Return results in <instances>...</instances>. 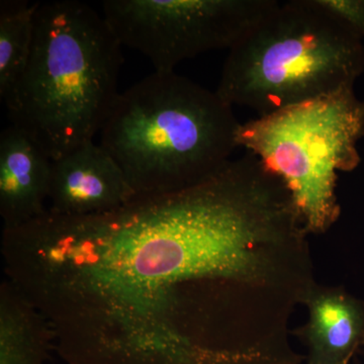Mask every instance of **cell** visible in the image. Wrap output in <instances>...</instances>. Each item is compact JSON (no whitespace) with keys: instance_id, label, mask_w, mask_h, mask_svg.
<instances>
[{"instance_id":"obj_6","label":"cell","mask_w":364,"mask_h":364,"mask_svg":"<svg viewBox=\"0 0 364 364\" xmlns=\"http://www.w3.org/2000/svg\"><path fill=\"white\" fill-rule=\"evenodd\" d=\"M277 0H107L104 18L122 46L155 71L213 50L231 49L274 9Z\"/></svg>"},{"instance_id":"obj_10","label":"cell","mask_w":364,"mask_h":364,"mask_svg":"<svg viewBox=\"0 0 364 364\" xmlns=\"http://www.w3.org/2000/svg\"><path fill=\"white\" fill-rule=\"evenodd\" d=\"M54 333L13 282L0 286V364H51Z\"/></svg>"},{"instance_id":"obj_11","label":"cell","mask_w":364,"mask_h":364,"mask_svg":"<svg viewBox=\"0 0 364 364\" xmlns=\"http://www.w3.org/2000/svg\"><path fill=\"white\" fill-rule=\"evenodd\" d=\"M40 2L0 1V97L2 102L25 71L32 52Z\"/></svg>"},{"instance_id":"obj_13","label":"cell","mask_w":364,"mask_h":364,"mask_svg":"<svg viewBox=\"0 0 364 364\" xmlns=\"http://www.w3.org/2000/svg\"><path fill=\"white\" fill-rule=\"evenodd\" d=\"M305 364H306V363H305Z\"/></svg>"},{"instance_id":"obj_3","label":"cell","mask_w":364,"mask_h":364,"mask_svg":"<svg viewBox=\"0 0 364 364\" xmlns=\"http://www.w3.org/2000/svg\"><path fill=\"white\" fill-rule=\"evenodd\" d=\"M233 107L173 72H158L119 93L100 145L136 198L176 193L221 171L238 147Z\"/></svg>"},{"instance_id":"obj_5","label":"cell","mask_w":364,"mask_h":364,"mask_svg":"<svg viewBox=\"0 0 364 364\" xmlns=\"http://www.w3.org/2000/svg\"><path fill=\"white\" fill-rule=\"evenodd\" d=\"M363 136L364 100L349 86L241 124L237 143L279 177L318 235L338 221V174L358 166Z\"/></svg>"},{"instance_id":"obj_9","label":"cell","mask_w":364,"mask_h":364,"mask_svg":"<svg viewBox=\"0 0 364 364\" xmlns=\"http://www.w3.org/2000/svg\"><path fill=\"white\" fill-rule=\"evenodd\" d=\"M301 305L308 321L293 333L306 346V363H350L364 346L363 301L342 287L316 282Z\"/></svg>"},{"instance_id":"obj_1","label":"cell","mask_w":364,"mask_h":364,"mask_svg":"<svg viewBox=\"0 0 364 364\" xmlns=\"http://www.w3.org/2000/svg\"><path fill=\"white\" fill-rule=\"evenodd\" d=\"M289 191L254 155L105 214L4 232L6 279L66 364H299L289 321L316 284Z\"/></svg>"},{"instance_id":"obj_8","label":"cell","mask_w":364,"mask_h":364,"mask_svg":"<svg viewBox=\"0 0 364 364\" xmlns=\"http://www.w3.org/2000/svg\"><path fill=\"white\" fill-rule=\"evenodd\" d=\"M52 160L25 131L11 127L0 135V215L2 231L16 229L47 212Z\"/></svg>"},{"instance_id":"obj_2","label":"cell","mask_w":364,"mask_h":364,"mask_svg":"<svg viewBox=\"0 0 364 364\" xmlns=\"http://www.w3.org/2000/svg\"><path fill=\"white\" fill-rule=\"evenodd\" d=\"M121 49L88 4H39L28 65L4 100L13 126L52 161L92 142L119 95Z\"/></svg>"},{"instance_id":"obj_4","label":"cell","mask_w":364,"mask_h":364,"mask_svg":"<svg viewBox=\"0 0 364 364\" xmlns=\"http://www.w3.org/2000/svg\"><path fill=\"white\" fill-rule=\"evenodd\" d=\"M363 73V40L317 0H289L229 50L215 92L262 117L354 86Z\"/></svg>"},{"instance_id":"obj_12","label":"cell","mask_w":364,"mask_h":364,"mask_svg":"<svg viewBox=\"0 0 364 364\" xmlns=\"http://www.w3.org/2000/svg\"><path fill=\"white\" fill-rule=\"evenodd\" d=\"M354 35L364 39V0H317Z\"/></svg>"},{"instance_id":"obj_7","label":"cell","mask_w":364,"mask_h":364,"mask_svg":"<svg viewBox=\"0 0 364 364\" xmlns=\"http://www.w3.org/2000/svg\"><path fill=\"white\" fill-rule=\"evenodd\" d=\"M134 200L123 170L100 144L92 141L52 161L49 212L70 217L105 214Z\"/></svg>"}]
</instances>
